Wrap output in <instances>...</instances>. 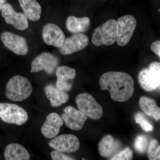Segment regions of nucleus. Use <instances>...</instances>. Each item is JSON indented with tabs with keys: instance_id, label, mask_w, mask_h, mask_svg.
I'll use <instances>...</instances> for the list:
<instances>
[{
	"instance_id": "obj_1",
	"label": "nucleus",
	"mask_w": 160,
	"mask_h": 160,
	"mask_svg": "<svg viewBox=\"0 0 160 160\" xmlns=\"http://www.w3.org/2000/svg\"><path fill=\"white\" fill-rule=\"evenodd\" d=\"M102 91L108 90L111 99L115 102H126L133 95L134 81L130 75L122 72H108L100 78Z\"/></svg>"
},
{
	"instance_id": "obj_2",
	"label": "nucleus",
	"mask_w": 160,
	"mask_h": 160,
	"mask_svg": "<svg viewBox=\"0 0 160 160\" xmlns=\"http://www.w3.org/2000/svg\"><path fill=\"white\" fill-rule=\"evenodd\" d=\"M32 92V86L29 80L24 77L16 75L8 81L5 95L11 101L22 102L28 98Z\"/></svg>"
},
{
	"instance_id": "obj_3",
	"label": "nucleus",
	"mask_w": 160,
	"mask_h": 160,
	"mask_svg": "<svg viewBox=\"0 0 160 160\" xmlns=\"http://www.w3.org/2000/svg\"><path fill=\"white\" fill-rule=\"evenodd\" d=\"M117 21L110 19L95 29L92 37L94 46H111L116 42Z\"/></svg>"
},
{
	"instance_id": "obj_4",
	"label": "nucleus",
	"mask_w": 160,
	"mask_h": 160,
	"mask_svg": "<svg viewBox=\"0 0 160 160\" xmlns=\"http://www.w3.org/2000/svg\"><path fill=\"white\" fill-rule=\"evenodd\" d=\"M142 88L150 92L158 89L160 86V63L153 62L149 67L141 70L138 76Z\"/></svg>"
},
{
	"instance_id": "obj_5",
	"label": "nucleus",
	"mask_w": 160,
	"mask_h": 160,
	"mask_svg": "<svg viewBox=\"0 0 160 160\" xmlns=\"http://www.w3.org/2000/svg\"><path fill=\"white\" fill-rule=\"evenodd\" d=\"M0 118L9 124L22 126L28 119L27 112L16 104L0 103Z\"/></svg>"
},
{
	"instance_id": "obj_6",
	"label": "nucleus",
	"mask_w": 160,
	"mask_h": 160,
	"mask_svg": "<svg viewBox=\"0 0 160 160\" xmlns=\"http://www.w3.org/2000/svg\"><path fill=\"white\" fill-rule=\"evenodd\" d=\"M137 26L135 18L130 15L123 16L117 21V40L118 45L124 46L129 43Z\"/></svg>"
},
{
	"instance_id": "obj_7",
	"label": "nucleus",
	"mask_w": 160,
	"mask_h": 160,
	"mask_svg": "<svg viewBox=\"0 0 160 160\" xmlns=\"http://www.w3.org/2000/svg\"><path fill=\"white\" fill-rule=\"evenodd\" d=\"M75 102L79 110L86 116L93 120L99 119L102 116V107L91 94L86 92L78 94Z\"/></svg>"
},
{
	"instance_id": "obj_8",
	"label": "nucleus",
	"mask_w": 160,
	"mask_h": 160,
	"mask_svg": "<svg viewBox=\"0 0 160 160\" xmlns=\"http://www.w3.org/2000/svg\"><path fill=\"white\" fill-rule=\"evenodd\" d=\"M59 61L56 56L44 52L36 57L31 63L30 72L45 71L47 74H53L58 66Z\"/></svg>"
},
{
	"instance_id": "obj_9",
	"label": "nucleus",
	"mask_w": 160,
	"mask_h": 160,
	"mask_svg": "<svg viewBox=\"0 0 160 160\" xmlns=\"http://www.w3.org/2000/svg\"><path fill=\"white\" fill-rule=\"evenodd\" d=\"M4 46L15 54L25 56L29 52V46L26 39L10 32H4L1 35Z\"/></svg>"
},
{
	"instance_id": "obj_10",
	"label": "nucleus",
	"mask_w": 160,
	"mask_h": 160,
	"mask_svg": "<svg viewBox=\"0 0 160 160\" xmlns=\"http://www.w3.org/2000/svg\"><path fill=\"white\" fill-rule=\"evenodd\" d=\"M48 145L55 150L71 153L78 150L80 143L78 138L74 135L64 134L52 138Z\"/></svg>"
},
{
	"instance_id": "obj_11",
	"label": "nucleus",
	"mask_w": 160,
	"mask_h": 160,
	"mask_svg": "<svg viewBox=\"0 0 160 160\" xmlns=\"http://www.w3.org/2000/svg\"><path fill=\"white\" fill-rule=\"evenodd\" d=\"M2 16L7 24L12 25L20 30H25L29 27L28 19L22 12H17L9 3H6L1 10Z\"/></svg>"
},
{
	"instance_id": "obj_12",
	"label": "nucleus",
	"mask_w": 160,
	"mask_h": 160,
	"mask_svg": "<svg viewBox=\"0 0 160 160\" xmlns=\"http://www.w3.org/2000/svg\"><path fill=\"white\" fill-rule=\"evenodd\" d=\"M89 42V38L82 33H75L65 39L63 45L59 48L60 52L63 55H70L86 48Z\"/></svg>"
},
{
	"instance_id": "obj_13",
	"label": "nucleus",
	"mask_w": 160,
	"mask_h": 160,
	"mask_svg": "<svg viewBox=\"0 0 160 160\" xmlns=\"http://www.w3.org/2000/svg\"><path fill=\"white\" fill-rule=\"evenodd\" d=\"M64 112L62 117L68 128L73 130H79L82 129L87 119L86 115L71 106L66 107L64 109Z\"/></svg>"
},
{
	"instance_id": "obj_14",
	"label": "nucleus",
	"mask_w": 160,
	"mask_h": 160,
	"mask_svg": "<svg viewBox=\"0 0 160 160\" xmlns=\"http://www.w3.org/2000/svg\"><path fill=\"white\" fill-rule=\"evenodd\" d=\"M42 38L44 42L49 46L59 48L65 39V36L62 29L53 23H48L43 27Z\"/></svg>"
},
{
	"instance_id": "obj_15",
	"label": "nucleus",
	"mask_w": 160,
	"mask_h": 160,
	"mask_svg": "<svg viewBox=\"0 0 160 160\" xmlns=\"http://www.w3.org/2000/svg\"><path fill=\"white\" fill-rule=\"evenodd\" d=\"M55 73L57 78L56 87L62 91H70L73 85L72 81L76 76L75 69L69 66H58Z\"/></svg>"
},
{
	"instance_id": "obj_16",
	"label": "nucleus",
	"mask_w": 160,
	"mask_h": 160,
	"mask_svg": "<svg viewBox=\"0 0 160 160\" xmlns=\"http://www.w3.org/2000/svg\"><path fill=\"white\" fill-rule=\"evenodd\" d=\"M64 121L62 117L55 112L49 113L41 127V131L44 137L52 138L59 133L60 128Z\"/></svg>"
},
{
	"instance_id": "obj_17",
	"label": "nucleus",
	"mask_w": 160,
	"mask_h": 160,
	"mask_svg": "<svg viewBox=\"0 0 160 160\" xmlns=\"http://www.w3.org/2000/svg\"><path fill=\"white\" fill-rule=\"evenodd\" d=\"M44 92L53 107L62 106L69 99V94L66 92L60 90L52 84H49L45 86Z\"/></svg>"
},
{
	"instance_id": "obj_18",
	"label": "nucleus",
	"mask_w": 160,
	"mask_h": 160,
	"mask_svg": "<svg viewBox=\"0 0 160 160\" xmlns=\"http://www.w3.org/2000/svg\"><path fill=\"white\" fill-rule=\"evenodd\" d=\"M121 146L119 141L115 140L112 136L107 135L99 143V152L103 157H112L118 151Z\"/></svg>"
},
{
	"instance_id": "obj_19",
	"label": "nucleus",
	"mask_w": 160,
	"mask_h": 160,
	"mask_svg": "<svg viewBox=\"0 0 160 160\" xmlns=\"http://www.w3.org/2000/svg\"><path fill=\"white\" fill-rule=\"evenodd\" d=\"M4 154L6 160H29L30 158V154L27 149L17 143L7 145Z\"/></svg>"
},
{
	"instance_id": "obj_20",
	"label": "nucleus",
	"mask_w": 160,
	"mask_h": 160,
	"mask_svg": "<svg viewBox=\"0 0 160 160\" xmlns=\"http://www.w3.org/2000/svg\"><path fill=\"white\" fill-rule=\"evenodd\" d=\"M91 22L88 17L78 18L70 16L67 18L66 26L67 29L74 33H83L89 29Z\"/></svg>"
},
{
	"instance_id": "obj_21",
	"label": "nucleus",
	"mask_w": 160,
	"mask_h": 160,
	"mask_svg": "<svg viewBox=\"0 0 160 160\" xmlns=\"http://www.w3.org/2000/svg\"><path fill=\"white\" fill-rule=\"evenodd\" d=\"M20 6L27 19L37 21L41 18L42 7L36 0H18Z\"/></svg>"
},
{
	"instance_id": "obj_22",
	"label": "nucleus",
	"mask_w": 160,
	"mask_h": 160,
	"mask_svg": "<svg viewBox=\"0 0 160 160\" xmlns=\"http://www.w3.org/2000/svg\"><path fill=\"white\" fill-rule=\"evenodd\" d=\"M139 106L144 113L149 117H152L156 121L160 118V109L153 99L142 96L139 101Z\"/></svg>"
},
{
	"instance_id": "obj_23",
	"label": "nucleus",
	"mask_w": 160,
	"mask_h": 160,
	"mask_svg": "<svg viewBox=\"0 0 160 160\" xmlns=\"http://www.w3.org/2000/svg\"><path fill=\"white\" fill-rule=\"evenodd\" d=\"M147 157L149 160L160 159V146L157 140L151 141L147 149Z\"/></svg>"
},
{
	"instance_id": "obj_24",
	"label": "nucleus",
	"mask_w": 160,
	"mask_h": 160,
	"mask_svg": "<svg viewBox=\"0 0 160 160\" xmlns=\"http://www.w3.org/2000/svg\"><path fill=\"white\" fill-rule=\"evenodd\" d=\"M148 146V140L146 136H138L136 138L134 142V147L138 152L143 154L145 153Z\"/></svg>"
},
{
	"instance_id": "obj_25",
	"label": "nucleus",
	"mask_w": 160,
	"mask_h": 160,
	"mask_svg": "<svg viewBox=\"0 0 160 160\" xmlns=\"http://www.w3.org/2000/svg\"><path fill=\"white\" fill-rule=\"evenodd\" d=\"M136 122L140 125L143 131L148 132L153 130V126L147 120L143 113H137L134 117Z\"/></svg>"
},
{
	"instance_id": "obj_26",
	"label": "nucleus",
	"mask_w": 160,
	"mask_h": 160,
	"mask_svg": "<svg viewBox=\"0 0 160 160\" xmlns=\"http://www.w3.org/2000/svg\"><path fill=\"white\" fill-rule=\"evenodd\" d=\"M133 158V152L129 147L124 149L111 158L112 160H130Z\"/></svg>"
},
{
	"instance_id": "obj_27",
	"label": "nucleus",
	"mask_w": 160,
	"mask_h": 160,
	"mask_svg": "<svg viewBox=\"0 0 160 160\" xmlns=\"http://www.w3.org/2000/svg\"><path fill=\"white\" fill-rule=\"evenodd\" d=\"M51 157L52 160H75L74 158L66 155L62 152L54 150L51 152Z\"/></svg>"
},
{
	"instance_id": "obj_28",
	"label": "nucleus",
	"mask_w": 160,
	"mask_h": 160,
	"mask_svg": "<svg viewBox=\"0 0 160 160\" xmlns=\"http://www.w3.org/2000/svg\"><path fill=\"white\" fill-rule=\"evenodd\" d=\"M151 51L160 58V41L159 40L155 41L150 46Z\"/></svg>"
},
{
	"instance_id": "obj_29",
	"label": "nucleus",
	"mask_w": 160,
	"mask_h": 160,
	"mask_svg": "<svg viewBox=\"0 0 160 160\" xmlns=\"http://www.w3.org/2000/svg\"><path fill=\"white\" fill-rule=\"evenodd\" d=\"M7 0H0V11L2 10L3 6L6 3Z\"/></svg>"
}]
</instances>
